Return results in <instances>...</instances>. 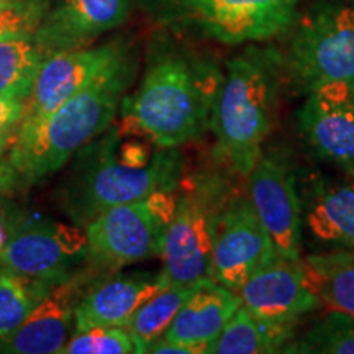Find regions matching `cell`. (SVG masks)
<instances>
[{
  "label": "cell",
  "instance_id": "6da1fadb",
  "mask_svg": "<svg viewBox=\"0 0 354 354\" xmlns=\"http://www.w3.org/2000/svg\"><path fill=\"white\" fill-rule=\"evenodd\" d=\"M131 76V59L125 51L51 113L20 125L8 156L19 176L37 183L99 136L117 115Z\"/></svg>",
  "mask_w": 354,
  "mask_h": 354
},
{
  "label": "cell",
  "instance_id": "7a4b0ae2",
  "mask_svg": "<svg viewBox=\"0 0 354 354\" xmlns=\"http://www.w3.org/2000/svg\"><path fill=\"white\" fill-rule=\"evenodd\" d=\"M223 76L214 66L180 55L154 59L138 91L123 100V125L161 148L196 140L212 122Z\"/></svg>",
  "mask_w": 354,
  "mask_h": 354
},
{
  "label": "cell",
  "instance_id": "3957f363",
  "mask_svg": "<svg viewBox=\"0 0 354 354\" xmlns=\"http://www.w3.org/2000/svg\"><path fill=\"white\" fill-rule=\"evenodd\" d=\"M279 91V57L251 48L233 57L216 94L210 125L221 153L248 176L261 158L274 125Z\"/></svg>",
  "mask_w": 354,
  "mask_h": 354
},
{
  "label": "cell",
  "instance_id": "277c9868",
  "mask_svg": "<svg viewBox=\"0 0 354 354\" xmlns=\"http://www.w3.org/2000/svg\"><path fill=\"white\" fill-rule=\"evenodd\" d=\"M287 69L305 92L354 82V7L318 3L305 12L292 38Z\"/></svg>",
  "mask_w": 354,
  "mask_h": 354
},
{
  "label": "cell",
  "instance_id": "5b68a950",
  "mask_svg": "<svg viewBox=\"0 0 354 354\" xmlns=\"http://www.w3.org/2000/svg\"><path fill=\"white\" fill-rule=\"evenodd\" d=\"M225 205L223 190L212 183L198 185L177 201L161 253V276L167 286L210 281L216 230Z\"/></svg>",
  "mask_w": 354,
  "mask_h": 354
},
{
  "label": "cell",
  "instance_id": "8992f818",
  "mask_svg": "<svg viewBox=\"0 0 354 354\" xmlns=\"http://www.w3.org/2000/svg\"><path fill=\"white\" fill-rule=\"evenodd\" d=\"M171 165L158 156L145 166L117 161L107 145L84 166L66 192L64 207L76 223L87 225L110 207L146 201L167 184Z\"/></svg>",
  "mask_w": 354,
  "mask_h": 354
},
{
  "label": "cell",
  "instance_id": "52a82bcc",
  "mask_svg": "<svg viewBox=\"0 0 354 354\" xmlns=\"http://www.w3.org/2000/svg\"><path fill=\"white\" fill-rule=\"evenodd\" d=\"M87 236L77 227L57 221H20L8 230L0 263L28 281L59 284L86 259Z\"/></svg>",
  "mask_w": 354,
  "mask_h": 354
},
{
  "label": "cell",
  "instance_id": "ba28073f",
  "mask_svg": "<svg viewBox=\"0 0 354 354\" xmlns=\"http://www.w3.org/2000/svg\"><path fill=\"white\" fill-rule=\"evenodd\" d=\"M167 223L146 201L100 212L87 223V256L97 269H113L161 256Z\"/></svg>",
  "mask_w": 354,
  "mask_h": 354
},
{
  "label": "cell",
  "instance_id": "9c48e42d",
  "mask_svg": "<svg viewBox=\"0 0 354 354\" xmlns=\"http://www.w3.org/2000/svg\"><path fill=\"white\" fill-rule=\"evenodd\" d=\"M277 256L276 246L256 215L250 197H233L221 214L212 261V279L236 292Z\"/></svg>",
  "mask_w": 354,
  "mask_h": 354
},
{
  "label": "cell",
  "instance_id": "30bf717a",
  "mask_svg": "<svg viewBox=\"0 0 354 354\" xmlns=\"http://www.w3.org/2000/svg\"><path fill=\"white\" fill-rule=\"evenodd\" d=\"M189 15L216 41H266L287 32L299 0H180Z\"/></svg>",
  "mask_w": 354,
  "mask_h": 354
},
{
  "label": "cell",
  "instance_id": "8fae6325",
  "mask_svg": "<svg viewBox=\"0 0 354 354\" xmlns=\"http://www.w3.org/2000/svg\"><path fill=\"white\" fill-rule=\"evenodd\" d=\"M95 282L94 272H74L56 284L37 304L20 328L0 339V353L59 354L76 331V307L88 287Z\"/></svg>",
  "mask_w": 354,
  "mask_h": 354
},
{
  "label": "cell",
  "instance_id": "7c38bea8",
  "mask_svg": "<svg viewBox=\"0 0 354 354\" xmlns=\"http://www.w3.org/2000/svg\"><path fill=\"white\" fill-rule=\"evenodd\" d=\"M353 84H328L308 92L299 125L310 148L354 176Z\"/></svg>",
  "mask_w": 354,
  "mask_h": 354
},
{
  "label": "cell",
  "instance_id": "4fadbf2b",
  "mask_svg": "<svg viewBox=\"0 0 354 354\" xmlns=\"http://www.w3.org/2000/svg\"><path fill=\"white\" fill-rule=\"evenodd\" d=\"M250 201L256 215L269 233L279 256L287 259L300 258V198L295 177L274 158L258 159L248 174Z\"/></svg>",
  "mask_w": 354,
  "mask_h": 354
},
{
  "label": "cell",
  "instance_id": "5bb4252c",
  "mask_svg": "<svg viewBox=\"0 0 354 354\" xmlns=\"http://www.w3.org/2000/svg\"><path fill=\"white\" fill-rule=\"evenodd\" d=\"M130 0H44L35 39L44 56L87 48L127 20Z\"/></svg>",
  "mask_w": 354,
  "mask_h": 354
},
{
  "label": "cell",
  "instance_id": "9a60e30c",
  "mask_svg": "<svg viewBox=\"0 0 354 354\" xmlns=\"http://www.w3.org/2000/svg\"><path fill=\"white\" fill-rule=\"evenodd\" d=\"M123 53L125 48L113 41L104 46L81 48L48 56L38 71L32 94L25 102L20 125L51 113L64 100L99 76L102 71L107 69Z\"/></svg>",
  "mask_w": 354,
  "mask_h": 354
},
{
  "label": "cell",
  "instance_id": "2e32d148",
  "mask_svg": "<svg viewBox=\"0 0 354 354\" xmlns=\"http://www.w3.org/2000/svg\"><path fill=\"white\" fill-rule=\"evenodd\" d=\"M241 305L254 315L272 322H297L322 302L308 286L302 259L276 256L254 272L238 290Z\"/></svg>",
  "mask_w": 354,
  "mask_h": 354
},
{
  "label": "cell",
  "instance_id": "e0dca14e",
  "mask_svg": "<svg viewBox=\"0 0 354 354\" xmlns=\"http://www.w3.org/2000/svg\"><path fill=\"white\" fill-rule=\"evenodd\" d=\"M169 287L159 274L115 276L94 282L76 307V333L99 326H125L133 313Z\"/></svg>",
  "mask_w": 354,
  "mask_h": 354
},
{
  "label": "cell",
  "instance_id": "ac0fdd59",
  "mask_svg": "<svg viewBox=\"0 0 354 354\" xmlns=\"http://www.w3.org/2000/svg\"><path fill=\"white\" fill-rule=\"evenodd\" d=\"M240 307L241 299L236 292L212 279L198 282L162 338L187 346H203L207 353L209 343L220 335Z\"/></svg>",
  "mask_w": 354,
  "mask_h": 354
},
{
  "label": "cell",
  "instance_id": "d6986e66",
  "mask_svg": "<svg viewBox=\"0 0 354 354\" xmlns=\"http://www.w3.org/2000/svg\"><path fill=\"white\" fill-rule=\"evenodd\" d=\"M294 322H272L254 315L246 307L233 313L220 335L209 343L212 354H268L289 346L294 338Z\"/></svg>",
  "mask_w": 354,
  "mask_h": 354
},
{
  "label": "cell",
  "instance_id": "ffe728a7",
  "mask_svg": "<svg viewBox=\"0 0 354 354\" xmlns=\"http://www.w3.org/2000/svg\"><path fill=\"white\" fill-rule=\"evenodd\" d=\"M305 220L318 240L354 250V184H325L313 189Z\"/></svg>",
  "mask_w": 354,
  "mask_h": 354
},
{
  "label": "cell",
  "instance_id": "44dd1931",
  "mask_svg": "<svg viewBox=\"0 0 354 354\" xmlns=\"http://www.w3.org/2000/svg\"><path fill=\"white\" fill-rule=\"evenodd\" d=\"M308 286L331 312L354 318V250L310 254L302 259Z\"/></svg>",
  "mask_w": 354,
  "mask_h": 354
},
{
  "label": "cell",
  "instance_id": "7402d4cb",
  "mask_svg": "<svg viewBox=\"0 0 354 354\" xmlns=\"http://www.w3.org/2000/svg\"><path fill=\"white\" fill-rule=\"evenodd\" d=\"M46 59L35 33H12L0 38V95L26 102Z\"/></svg>",
  "mask_w": 354,
  "mask_h": 354
},
{
  "label": "cell",
  "instance_id": "603a6c76",
  "mask_svg": "<svg viewBox=\"0 0 354 354\" xmlns=\"http://www.w3.org/2000/svg\"><path fill=\"white\" fill-rule=\"evenodd\" d=\"M194 286H169L141 305L127 322L125 328L135 343L136 353H148L149 346L162 338L180 307L192 294Z\"/></svg>",
  "mask_w": 354,
  "mask_h": 354
},
{
  "label": "cell",
  "instance_id": "cb8c5ba5",
  "mask_svg": "<svg viewBox=\"0 0 354 354\" xmlns=\"http://www.w3.org/2000/svg\"><path fill=\"white\" fill-rule=\"evenodd\" d=\"M53 287L46 282L28 281L6 268L0 269V339L19 330Z\"/></svg>",
  "mask_w": 354,
  "mask_h": 354
},
{
  "label": "cell",
  "instance_id": "d4e9b609",
  "mask_svg": "<svg viewBox=\"0 0 354 354\" xmlns=\"http://www.w3.org/2000/svg\"><path fill=\"white\" fill-rule=\"evenodd\" d=\"M136 353L125 326H99L79 331L61 348L59 354H130Z\"/></svg>",
  "mask_w": 354,
  "mask_h": 354
},
{
  "label": "cell",
  "instance_id": "484cf974",
  "mask_svg": "<svg viewBox=\"0 0 354 354\" xmlns=\"http://www.w3.org/2000/svg\"><path fill=\"white\" fill-rule=\"evenodd\" d=\"M297 353L354 354V318L335 313L297 344Z\"/></svg>",
  "mask_w": 354,
  "mask_h": 354
},
{
  "label": "cell",
  "instance_id": "4316f807",
  "mask_svg": "<svg viewBox=\"0 0 354 354\" xmlns=\"http://www.w3.org/2000/svg\"><path fill=\"white\" fill-rule=\"evenodd\" d=\"M44 13V0L0 2V38L12 33H35Z\"/></svg>",
  "mask_w": 354,
  "mask_h": 354
},
{
  "label": "cell",
  "instance_id": "83f0119b",
  "mask_svg": "<svg viewBox=\"0 0 354 354\" xmlns=\"http://www.w3.org/2000/svg\"><path fill=\"white\" fill-rule=\"evenodd\" d=\"M24 109V102L0 95V153L2 154L7 148H10L19 133Z\"/></svg>",
  "mask_w": 354,
  "mask_h": 354
},
{
  "label": "cell",
  "instance_id": "f1b7e54d",
  "mask_svg": "<svg viewBox=\"0 0 354 354\" xmlns=\"http://www.w3.org/2000/svg\"><path fill=\"white\" fill-rule=\"evenodd\" d=\"M148 353L154 354H202L205 353L203 346H187V344H179L167 342L165 338H159L149 346Z\"/></svg>",
  "mask_w": 354,
  "mask_h": 354
},
{
  "label": "cell",
  "instance_id": "f546056e",
  "mask_svg": "<svg viewBox=\"0 0 354 354\" xmlns=\"http://www.w3.org/2000/svg\"><path fill=\"white\" fill-rule=\"evenodd\" d=\"M19 172L10 162V159L3 158V154L0 153V194L10 190L13 185L19 183Z\"/></svg>",
  "mask_w": 354,
  "mask_h": 354
},
{
  "label": "cell",
  "instance_id": "4dcf8cb0",
  "mask_svg": "<svg viewBox=\"0 0 354 354\" xmlns=\"http://www.w3.org/2000/svg\"><path fill=\"white\" fill-rule=\"evenodd\" d=\"M6 233H0V254H2V250H3V246H6Z\"/></svg>",
  "mask_w": 354,
  "mask_h": 354
},
{
  "label": "cell",
  "instance_id": "1f68e13d",
  "mask_svg": "<svg viewBox=\"0 0 354 354\" xmlns=\"http://www.w3.org/2000/svg\"><path fill=\"white\" fill-rule=\"evenodd\" d=\"M353 99H354V84H353Z\"/></svg>",
  "mask_w": 354,
  "mask_h": 354
},
{
  "label": "cell",
  "instance_id": "d6a6232c",
  "mask_svg": "<svg viewBox=\"0 0 354 354\" xmlns=\"http://www.w3.org/2000/svg\"><path fill=\"white\" fill-rule=\"evenodd\" d=\"M0 2H8V0H0Z\"/></svg>",
  "mask_w": 354,
  "mask_h": 354
},
{
  "label": "cell",
  "instance_id": "836d02e7",
  "mask_svg": "<svg viewBox=\"0 0 354 354\" xmlns=\"http://www.w3.org/2000/svg\"><path fill=\"white\" fill-rule=\"evenodd\" d=\"M351 2H353V3H354V0H351Z\"/></svg>",
  "mask_w": 354,
  "mask_h": 354
}]
</instances>
